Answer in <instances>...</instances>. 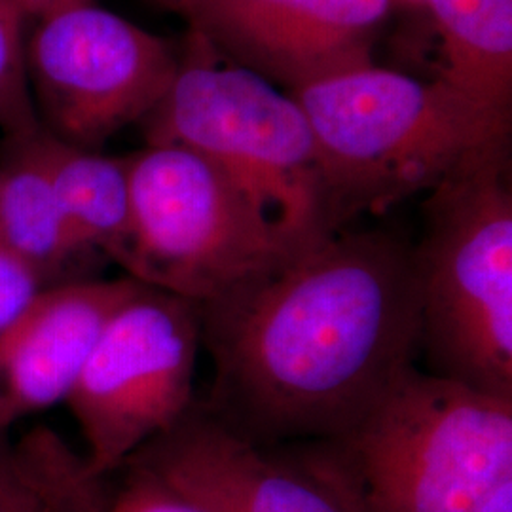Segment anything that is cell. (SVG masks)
<instances>
[{
	"instance_id": "ac0fdd59",
	"label": "cell",
	"mask_w": 512,
	"mask_h": 512,
	"mask_svg": "<svg viewBox=\"0 0 512 512\" xmlns=\"http://www.w3.org/2000/svg\"><path fill=\"white\" fill-rule=\"evenodd\" d=\"M44 289L48 287L40 275L0 245V336L18 323Z\"/></svg>"
},
{
	"instance_id": "52a82bcc",
	"label": "cell",
	"mask_w": 512,
	"mask_h": 512,
	"mask_svg": "<svg viewBox=\"0 0 512 512\" xmlns=\"http://www.w3.org/2000/svg\"><path fill=\"white\" fill-rule=\"evenodd\" d=\"M198 306L139 283L110 315L67 401L93 475L109 478L194 404Z\"/></svg>"
},
{
	"instance_id": "4fadbf2b",
	"label": "cell",
	"mask_w": 512,
	"mask_h": 512,
	"mask_svg": "<svg viewBox=\"0 0 512 512\" xmlns=\"http://www.w3.org/2000/svg\"><path fill=\"white\" fill-rule=\"evenodd\" d=\"M439 31L442 80L490 109L511 112L512 0H425Z\"/></svg>"
},
{
	"instance_id": "277c9868",
	"label": "cell",
	"mask_w": 512,
	"mask_h": 512,
	"mask_svg": "<svg viewBox=\"0 0 512 512\" xmlns=\"http://www.w3.org/2000/svg\"><path fill=\"white\" fill-rule=\"evenodd\" d=\"M423 219L412 264L429 372L512 399L509 150L429 190Z\"/></svg>"
},
{
	"instance_id": "5bb4252c",
	"label": "cell",
	"mask_w": 512,
	"mask_h": 512,
	"mask_svg": "<svg viewBox=\"0 0 512 512\" xmlns=\"http://www.w3.org/2000/svg\"><path fill=\"white\" fill-rule=\"evenodd\" d=\"M48 154L57 200L76 249L114 260L129 228L128 158L67 145L48 133Z\"/></svg>"
},
{
	"instance_id": "7402d4cb",
	"label": "cell",
	"mask_w": 512,
	"mask_h": 512,
	"mask_svg": "<svg viewBox=\"0 0 512 512\" xmlns=\"http://www.w3.org/2000/svg\"><path fill=\"white\" fill-rule=\"evenodd\" d=\"M0 6H2V8H6V10H10V12H14V10H12L10 0H0ZM14 14H16V12H14Z\"/></svg>"
},
{
	"instance_id": "5b68a950",
	"label": "cell",
	"mask_w": 512,
	"mask_h": 512,
	"mask_svg": "<svg viewBox=\"0 0 512 512\" xmlns=\"http://www.w3.org/2000/svg\"><path fill=\"white\" fill-rule=\"evenodd\" d=\"M148 145H173L224 173L294 245L329 232V198L310 122L289 92L234 63L194 54L148 114Z\"/></svg>"
},
{
	"instance_id": "d6986e66",
	"label": "cell",
	"mask_w": 512,
	"mask_h": 512,
	"mask_svg": "<svg viewBox=\"0 0 512 512\" xmlns=\"http://www.w3.org/2000/svg\"><path fill=\"white\" fill-rule=\"evenodd\" d=\"M92 0H10L12 10L23 23L25 19H44L57 12L69 10L80 4H88Z\"/></svg>"
},
{
	"instance_id": "9a60e30c",
	"label": "cell",
	"mask_w": 512,
	"mask_h": 512,
	"mask_svg": "<svg viewBox=\"0 0 512 512\" xmlns=\"http://www.w3.org/2000/svg\"><path fill=\"white\" fill-rule=\"evenodd\" d=\"M107 486L52 431L14 440L0 429V512H103Z\"/></svg>"
},
{
	"instance_id": "3957f363",
	"label": "cell",
	"mask_w": 512,
	"mask_h": 512,
	"mask_svg": "<svg viewBox=\"0 0 512 512\" xmlns=\"http://www.w3.org/2000/svg\"><path fill=\"white\" fill-rule=\"evenodd\" d=\"M304 469L348 512H478L512 478V399L410 366Z\"/></svg>"
},
{
	"instance_id": "6da1fadb",
	"label": "cell",
	"mask_w": 512,
	"mask_h": 512,
	"mask_svg": "<svg viewBox=\"0 0 512 512\" xmlns=\"http://www.w3.org/2000/svg\"><path fill=\"white\" fill-rule=\"evenodd\" d=\"M207 408L258 446L351 431L420 355L412 247L334 230L198 308Z\"/></svg>"
},
{
	"instance_id": "7c38bea8",
	"label": "cell",
	"mask_w": 512,
	"mask_h": 512,
	"mask_svg": "<svg viewBox=\"0 0 512 512\" xmlns=\"http://www.w3.org/2000/svg\"><path fill=\"white\" fill-rule=\"evenodd\" d=\"M0 245L29 264L46 287L82 258L57 200L48 133L27 129L8 135L0 162Z\"/></svg>"
},
{
	"instance_id": "2e32d148",
	"label": "cell",
	"mask_w": 512,
	"mask_h": 512,
	"mask_svg": "<svg viewBox=\"0 0 512 512\" xmlns=\"http://www.w3.org/2000/svg\"><path fill=\"white\" fill-rule=\"evenodd\" d=\"M23 21L0 6V128L6 135L37 128L25 73Z\"/></svg>"
},
{
	"instance_id": "30bf717a",
	"label": "cell",
	"mask_w": 512,
	"mask_h": 512,
	"mask_svg": "<svg viewBox=\"0 0 512 512\" xmlns=\"http://www.w3.org/2000/svg\"><path fill=\"white\" fill-rule=\"evenodd\" d=\"M129 459L207 512H348L304 467L279 461L194 404Z\"/></svg>"
},
{
	"instance_id": "8fae6325",
	"label": "cell",
	"mask_w": 512,
	"mask_h": 512,
	"mask_svg": "<svg viewBox=\"0 0 512 512\" xmlns=\"http://www.w3.org/2000/svg\"><path fill=\"white\" fill-rule=\"evenodd\" d=\"M139 287L131 277L44 289L0 336V429L65 403L110 315Z\"/></svg>"
},
{
	"instance_id": "7a4b0ae2",
	"label": "cell",
	"mask_w": 512,
	"mask_h": 512,
	"mask_svg": "<svg viewBox=\"0 0 512 512\" xmlns=\"http://www.w3.org/2000/svg\"><path fill=\"white\" fill-rule=\"evenodd\" d=\"M291 95L313 131L332 230L509 150L511 112L484 107L442 78L423 82L372 63Z\"/></svg>"
},
{
	"instance_id": "ffe728a7",
	"label": "cell",
	"mask_w": 512,
	"mask_h": 512,
	"mask_svg": "<svg viewBox=\"0 0 512 512\" xmlns=\"http://www.w3.org/2000/svg\"><path fill=\"white\" fill-rule=\"evenodd\" d=\"M478 512H512V478L505 480Z\"/></svg>"
},
{
	"instance_id": "9c48e42d",
	"label": "cell",
	"mask_w": 512,
	"mask_h": 512,
	"mask_svg": "<svg viewBox=\"0 0 512 512\" xmlns=\"http://www.w3.org/2000/svg\"><path fill=\"white\" fill-rule=\"evenodd\" d=\"M391 0H190L194 37L289 93L372 65Z\"/></svg>"
},
{
	"instance_id": "8992f818",
	"label": "cell",
	"mask_w": 512,
	"mask_h": 512,
	"mask_svg": "<svg viewBox=\"0 0 512 512\" xmlns=\"http://www.w3.org/2000/svg\"><path fill=\"white\" fill-rule=\"evenodd\" d=\"M129 228L114 258L131 279L198 308L266 274L304 245L279 234L205 158L147 145L128 158Z\"/></svg>"
},
{
	"instance_id": "44dd1931",
	"label": "cell",
	"mask_w": 512,
	"mask_h": 512,
	"mask_svg": "<svg viewBox=\"0 0 512 512\" xmlns=\"http://www.w3.org/2000/svg\"><path fill=\"white\" fill-rule=\"evenodd\" d=\"M167 4H173V6H177V8H181L183 10L184 6L190 2V0H164Z\"/></svg>"
},
{
	"instance_id": "e0dca14e",
	"label": "cell",
	"mask_w": 512,
	"mask_h": 512,
	"mask_svg": "<svg viewBox=\"0 0 512 512\" xmlns=\"http://www.w3.org/2000/svg\"><path fill=\"white\" fill-rule=\"evenodd\" d=\"M114 475H120V480L114 488L109 486L103 512H207L164 476L133 459H128Z\"/></svg>"
},
{
	"instance_id": "ba28073f",
	"label": "cell",
	"mask_w": 512,
	"mask_h": 512,
	"mask_svg": "<svg viewBox=\"0 0 512 512\" xmlns=\"http://www.w3.org/2000/svg\"><path fill=\"white\" fill-rule=\"evenodd\" d=\"M179 63L165 38L93 2L38 19L25 40L38 126L86 150L145 122L169 92Z\"/></svg>"
}]
</instances>
